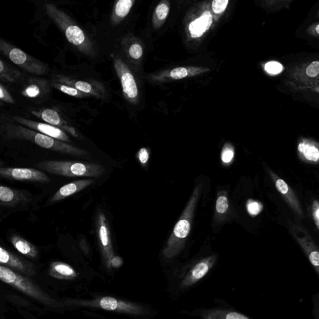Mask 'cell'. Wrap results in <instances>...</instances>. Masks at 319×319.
I'll use <instances>...</instances> for the list:
<instances>
[{"label":"cell","instance_id":"b9f144b4","mask_svg":"<svg viewBox=\"0 0 319 319\" xmlns=\"http://www.w3.org/2000/svg\"><path fill=\"white\" fill-rule=\"evenodd\" d=\"M4 70V64H3L2 61H0V72H2Z\"/></svg>","mask_w":319,"mask_h":319},{"label":"cell","instance_id":"e575fe53","mask_svg":"<svg viewBox=\"0 0 319 319\" xmlns=\"http://www.w3.org/2000/svg\"><path fill=\"white\" fill-rule=\"evenodd\" d=\"M314 10L311 11V13L309 15V17L306 19L305 21L307 22H313V21H319V5H316L313 7Z\"/></svg>","mask_w":319,"mask_h":319},{"label":"cell","instance_id":"603a6c76","mask_svg":"<svg viewBox=\"0 0 319 319\" xmlns=\"http://www.w3.org/2000/svg\"><path fill=\"white\" fill-rule=\"evenodd\" d=\"M133 5V1L131 0H120L118 2L115 8V13L118 17L124 18L129 13Z\"/></svg>","mask_w":319,"mask_h":319},{"label":"cell","instance_id":"836d02e7","mask_svg":"<svg viewBox=\"0 0 319 319\" xmlns=\"http://www.w3.org/2000/svg\"><path fill=\"white\" fill-rule=\"evenodd\" d=\"M76 89L85 93H89L92 91V87L89 83L84 81H78L75 84Z\"/></svg>","mask_w":319,"mask_h":319},{"label":"cell","instance_id":"6da1fadb","mask_svg":"<svg viewBox=\"0 0 319 319\" xmlns=\"http://www.w3.org/2000/svg\"><path fill=\"white\" fill-rule=\"evenodd\" d=\"M284 71L280 83L310 84L319 80V53H302L283 58Z\"/></svg>","mask_w":319,"mask_h":319},{"label":"cell","instance_id":"5bb4252c","mask_svg":"<svg viewBox=\"0 0 319 319\" xmlns=\"http://www.w3.org/2000/svg\"><path fill=\"white\" fill-rule=\"evenodd\" d=\"M10 240L14 248L23 255L33 259L36 258L38 256V251L35 246L20 236L13 235Z\"/></svg>","mask_w":319,"mask_h":319},{"label":"cell","instance_id":"2e32d148","mask_svg":"<svg viewBox=\"0 0 319 319\" xmlns=\"http://www.w3.org/2000/svg\"><path fill=\"white\" fill-rule=\"evenodd\" d=\"M50 275L61 280H71L77 276L73 268L63 262H53L51 264Z\"/></svg>","mask_w":319,"mask_h":319},{"label":"cell","instance_id":"60d3db41","mask_svg":"<svg viewBox=\"0 0 319 319\" xmlns=\"http://www.w3.org/2000/svg\"><path fill=\"white\" fill-rule=\"evenodd\" d=\"M123 263L122 259L119 256H114L111 262V266L117 268L122 266Z\"/></svg>","mask_w":319,"mask_h":319},{"label":"cell","instance_id":"ee69618b","mask_svg":"<svg viewBox=\"0 0 319 319\" xmlns=\"http://www.w3.org/2000/svg\"><path fill=\"white\" fill-rule=\"evenodd\" d=\"M317 216L318 217V218L319 219V210L317 211Z\"/></svg>","mask_w":319,"mask_h":319},{"label":"cell","instance_id":"d590c367","mask_svg":"<svg viewBox=\"0 0 319 319\" xmlns=\"http://www.w3.org/2000/svg\"><path fill=\"white\" fill-rule=\"evenodd\" d=\"M26 95L30 98H35L40 93L39 87L36 85H31L26 89Z\"/></svg>","mask_w":319,"mask_h":319},{"label":"cell","instance_id":"cb8c5ba5","mask_svg":"<svg viewBox=\"0 0 319 319\" xmlns=\"http://www.w3.org/2000/svg\"><path fill=\"white\" fill-rule=\"evenodd\" d=\"M42 119L45 122L54 125H59L61 123V119L57 112L53 109H45L41 114Z\"/></svg>","mask_w":319,"mask_h":319},{"label":"cell","instance_id":"f1b7e54d","mask_svg":"<svg viewBox=\"0 0 319 319\" xmlns=\"http://www.w3.org/2000/svg\"><path fill=\"white\" fill-rule=\"evenodd\" d=\"M234 157V151L229 145H226L222 150L221 154V160L224 163H230Z\"/></svg>","mask_w":319,"mask_h":319},{"label":"cell","instance_id":"52a82bcc","mask_svg":"<svg viewBox=\"0 0 319 319\" xmlns=\"http://www.w3.org/2000/svg\"><path fill=\"white\" fill-rule=\"evenodd\" d=\"M0 176L4 178L18 181H29L48 183L51 179L41 171L34 168L2 167Z\"/></svg>","mask_w":319,"mask_h":319},{"label":"cell","instance_id":"74e56055","mask_svg":"<svg viewBox=\"0 0 319 319\" xmlns=\"http://www.w3.org/2000/svg\"><path fill=\"white\" fill-rule=\"evenodd\" d=\"M139 159L142 164H145L149 160V154L146 149H141L139 152Z\"/></svg>","mask_w":319,"mask_h":319},{"label":"cell","instance_id":"44dd1931","mask_svg":"<svg viewBox=\"0 0 319 319\" xmlns=\"http://www.w3.org/2000/svg\"><path fill=\"white\" fill-rule=\"evenodd\" d=\"M294 2V0H273L266 2V7L270 12L278 13L290 9L291 5Z\"/></svg>","mask_w":319,"mask_h":319},{"label":"cell","instance_id":"7a4b0ae2","mask_svg":"<svg viewBox=\"0 0 319 319\" xmlns=\"http://www.w3.org/2000/svg\"><path fill=\"white\" fill-rule=\"evenodd\" d=\"M37 167L47 172L65 177H100L106 169L99 163L76 161H42Z\"/></svg>","mask_w":319,"mask_h":319},{"label":"cell","instance_id":"8fae6325","mask_svg":"<svg viewBox=\"0 0 319 319\" xmlns=\"http://www.w3.org/2000/svg\"><path fill=\"white\" fill-rule=\"evenodd\" d=\"M298 38L305 40L313 47L319 44V21L307 22L305 21L296 33Z\"/></svg>","mask_w":319,"mask_h":319},{"label":"cell","instance_id":"1f68e13d","mask_svg":"<svg viewBox=\"0 0 319 319\" xmlns=\"http://www.w3.org/2000/svg\"><path fill=\"white\" fill-rule=\"evenodd\" d=\"M262 210V206L260 203L249 200L248 203V210L252 215H257Z\"/></svg>","mask_w":319,"mask_h":319},{"label":"cell","instance_id":"ac0fdd59","mask_svg":"<svg viewBox=\"0 0 319 319\" xmlns=\"http://www.w3.org/2000/svg\"><path fill=\"white\" fill-rule=\"evenodd\" d=\"M36 128L37 130H39L42 134L56 139V140L64 142L70 141L68 135L63 130L57 127H54V126L44 124H38L36 126Z\"/></svg>","mask_w":319,"mask_h":319},{"label":"cell","instance_id":"484cf974","mask_svg":"<svg viewBox=\"0 0 319 319\" xmlns=\"http://www.w3.org/2000/svg\"><path fill=\"white\" fill-rule=\"evenodd\" d=\"M229 0H214L212 2V9L215 14H221L226 10Z\"/></svg>","mask_w":319,"mask_h":319},{"label":"cell","instance_id":"4fadbf2b","mask_svg":"<svg viewBox=\"0 0 319 319\" xmlns=\"http://www.w3.org/2000/svg\"><path fill=\"white\" fill-rule=\"evenodd\" d=\"M213 257H210L196 265L185 280V286L192 285L204 277L207 274L210 267L213 266Z\"/></svg>","mask_w":319,"mask_h":319},{"label":"cell","instance_id":"5b68a950","mask_svg":"<svg viewBox=\"0 0 319 319\" xmlns=\"http://www.w3.org/2000/svg\"><path fill=\"white\" fill-rule=\"evenodd\" d=\"M277 89L291 96L295 101L308 104L313 108L319 109V80L305 85H293L280 83Z\"/></svg>","mask_w":319,"mask_h":319},{"label":"cell","instance_id":"7bdbcfd3","mask_svg":"<svg viewBox=\"0 0 319 319\" xmlns=\"http://www.w3.org/2000/svg\"><path fill=\"white\" fill-rule=\"evenodd\" d=\"M313 47H315V48H318V49H319V44H315V45H313Z\"/></svg>","mask_w":319,"mask_h":319},{"label":"cell","instance_id":"277c9868","mask_svg":"<svg viewBox=\"0 0 319 319\" xmlns=\"http://www.w3.org/2000/svg\"><path fill=\"white\" fill-rule=\"evenodd\" d=\"M0 280L39 301L47 303L51 302L49 297L42 293L30 280L3 265L0 266Z\"/></svg>","mask_w":319,"mask_h":319},{"label":"cell","instance_id":"ffe728a7","mask_svg":"<svg viewBox=\"0 0 319 319\" xmlns=\"http://www.w3.org/2000/svg\"><path fill=\"white\" fill-rule=\"evenodd\" d=\"M299 151L304 155L307 160L317 162L319 159V151L315 146L307 142H302L298 146Z\"/></svg>","mask_w":319,"mask_h":319},{"label":"cell","instance_id":"d4e9b609","mask_svg":"<svg viewBox=\"0 0 319 319\" xmlns=\"http://www.w3.org/2000/svg\"><path fill=\"white\" fill-rule=\"evenodd\" d=\"M26 55L20 49H13L10 53V58L12 62L18 65H21L25 62L26 60Z\"/></svg>","mask_w":319,"mask_h":319},{"label":"cell","instance_id":"4316f807","mask_svg":"<svg viewBox=\"0 0 319 319\" xmlns=\"http://www.w3.org/2000/svg\"><path fill=\"white\" fill-rule=\"evenodd\" d=\"M189 75V69L186 68H176L170 72V76L176 80L184 79Z\"/></svg>","mask_w":319,"mask_h":319},{"label":"cell","instance_id":"7402d4cb","mask_svg":"<svg viewBox=\"0 0 319 319\" xmlns=\"http://www.w3.org/2000/svg\"><path fill=\"white\" fill-rule=\"evenodd\" d=\"M264 70L267 74L275 76L281 74L284 71V67L282 63L278 61H270L264 66Z\"/></svg>","mask_w":319,"mask_h":319},{"label":"cell","instance_id":"3957f363","mask_svg":"<svg viewBox=\"0 0 319 319\" xmlns=\"http://www.w3.org/2000/svg\"><path fill=\"white\" fill-rule=\"evenodd\" d=\"M198 189L196 190L194 197L190 201L186 210L184 211L180 219L175 225L173 233L168 241V248L165 249V254L168 257L173 256L177 253L178 246L181 245L182 241L189 235L190 231V224L192 219L193 213L198 197Z\"/></svg>","mask_w":319,"mask_h":319},{"label":"cell","instance_id":"30bf717a","mask_svg":"<svg viewBox=\"0 0 319 319\" xmlns=\"http://www.w3.org/2000/svg\"><path fill=\"white\" fill-rule=\"evenodd\" d=\"M95 179H80L65 185L59 189L50 200V203H56L77 194L95 183Z\"/></svg>","mask_w":319,"mask_h":319},{"label":"cell","instance_id":"4dcf8cb0","mask_svg":"<svg viewBox=\"0 0 319 319\" xmlns=\"http://www.w3.org/2000/svg\"><path fill=\"white\" fill-rule=\"evenodd\" d=\"M312 302L313 317L314 319H319V292L312 295Z\"/></svg>","mask_w":319,"mask_h":319},{"label":"cell","instance_id":"9a60e30c","mask_svg":"<svg viewBox=\"0 0 319 319\" xmlns=\"http://www.w3.org/2000/svg\"><path fill=\"white\" fill-rule=\"evenodd\" d=\"M99 304L103 309L106 310L124 312H135L136 310L133 305L121 301H117L116 299L111 297H103Z\"/></svg>","mask_w":319,"mask_h":319},{"label":"cell","instance_id":"7c38bea8","mask_svg":"<svg viewBox=\"0 0 319 319\" xmlns=\"http://www.w3.org/2000/svg\"><path fill=\"white\" fill-rule=\"evenodd\" d=\"M213 23V17L210 12L203 13L202 17L193 21L189 25V31L191 36L198 38L203 36L208 30Z\"/></svg>","mask_w":319,"mask_h":319},{"label":"cell","instance_id":"8992f818","mask_svg":"<svg viewBox=\"0 0 319 319\" xmlns=\"http://www.w3.org/2000/svg\"><path fill=\"white\" fill-rule=\"evenodd\" d=\"M97 235L99 245L102 253L107 265L111 266V262L114 256L113 247H112L111 230L108 221L105 214L103 212H99L96 222Z\"/></svg>","mask_w":319,"mask_h":319},{"label":"cell","instance_id":"83f0119b","mask_svg":"<svg viewBox=\"0 0 319 319\" xmlns=\"http://www.w3.org/2000/svg\"><path fill=\"white\" fill-rule=\"evenodd\" d=\"M168 13L169 7L168 5L164 4H160L155 10V15L160 21L165 20L167 17Z\"/></svg>","mask_w":319,"mask_h":319},{"label":"cell","instance_id":"f35d334b","mask_svg":"<svg viewBox=\"0 0 319 319\" xmlns=\"http://www.w3.org/2000/svg\"><path fill=\"white\" fill-rule=\"evenodd\" d=\"M61 90L64 93L67 94V95L72 96H76L78 94L77 89H75V88L66 86V85H62L61 87Z\"/></svg>","mask_w":319,"mask_h":319},{"label":"cell","instance_id":"d6a6232c","mask_svg":"<svg viewBox=\"0 0 319 319\" xmlns=\"http://www.w3.org/2000/svg\"><path fill=\"white\" fill-rule=\"evenodd\" d=\"M129 54L131 57L135 59V60H138L143 55V50H142L140 45L134 44L131 45L130 48Z\"/></svg>","mask_w":319,"mask_h":319},{"label":"cell","instance_id":"ba28073f","mask_svg":"<svg viewBox=\"0 0 319 319\" xmlns=\"http://www.w3.org/2000/svg\"><path fill=\"white\" fill-rule=\"evenodd\" d=\"M0 263L21 274L28 276L36 274L35 267L33 264L29 263L2 247L0 248Z\"/></svg>","mask_w":319,"mask_h":319},{"label":"cell","instance_id":"ab89813d","mask_svg":"<svg viewBox=\"0 0 319 319\" xmlns=\"http://www.w3.org/2000/svg\"><path fill=\"white\" fill-rule=\"evenodd\" d=\"M226 319H249L246 316L237 312H230L227 313Z\"/></svg>","mask_w":319,"mask_h":319},{"label":"cell","instance_id":"f546056e","mask_svg":"<svg viewBox=\"0 0 319 319\" xmlns=\"http://www.w3.org/2000/svg\"><path fill=\"white\" fill-rule=\"evenodd\" d=\"M216 210L219 213H224L226 212L229 208V202L226 197H219L218 199L216 201Z\"/></svg>","mask_w":319,"mask_h":319},{"label":"cell","instance_id":"8d00e7d4","mask_svg":"<svg viewBox=\"0 0 319 319\" xmlns=\"http://www.w3.org/2000/svg\"><path fill=\"white\" fill-rule=\"evenodd\" d=\"M276 187L278 191L281 192V194H286L288 192V186L286 184V182L283 181V179H278L276 181Z\"/></svg>","mask_w":319,"mask_h":319},{"label":"cell","instance_id":"9c48e42d","mask_svg":"<svg viewBox=\"0 0 319 319\" xmlns=\"http://www.w3.org/2000/svg\"><path fill=\"white\" fill-rule=\"evenodd\" d=\"M29 196L25 191L11 189L6 186L0 187V203L3 206L16 207L28 203Z\"/></svg>","mask_w":319,"mask_h":319},{"label":"cell","instance_id":"d6986e66","mask_svg":"<svg viewBox=\"0 0 319 319\" xmlns=\"http://www.w3.org/2000/svg\"><path fill=\"white\" fill-rule=\"evenodd\" d=\"M66 35L68 41L75 45L81 44L84 41V34L77 26H69L66 29Z\"/></svg>","mask_w":319,"mask_h":319},{"label":"cell","instance_id":"e0dca14e","mask_svg":"<svg viewBox=\"0 0 319 319\" xmlns=\"http://www.w3.org/2000/svg\"><path fill=\"white\" fill-rule=\"evenodd\" d=\"M121 82L123 91L130 99H135L138 96V88L135 79L130 72L125 71L122 74Z\"/></svg>","mask_w":319,"mask_h":319}]
</instances>
